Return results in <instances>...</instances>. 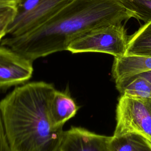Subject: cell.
Wrapping results in <instances>:
<instances>
[{
	"label": "cell",
	"instance_id": "obj_6",
	"mask_svg": "<svg viewBox=\"0 0 151 151\" xmlns=\"http://www.w3.org/2000/svg\"><path fill=\"white\" fill-rule=\"evenodd\" d=\"M32 61L9 48L0 46V90L22 84L32 77Z\"/></svg>",
	"mask_w": 151,
	"mask_h": 151
},
{
	"label": "cell",
	"instance_id": "obj_17",
	"mask_svg": "<svg viewBox=\"0 0 151 151\" xmlns=\"http://www.w3.org/2000/svg\"><path fill=\"white\" fill-rule=\"evenodd\" d=\"M139 76H140L142 77H145V78L148 80L151 83V71L142 73L140 74H139Z\"/></svg>",
	"mask_w": 151,
	"mask_h": 151
},
{
	"label": "cell",
	"instance_id": "obj_4",
	"mask_svg": "<svg viewBox=\"0 0 151 151\" xmlns=\"http://www.w3.org/2000/svg\"><path fill=\"white\" fill-rule=\"evenodd\" d=\"M113 136L137 133L151 142V99L121 95L116 110Z\"/></svg>",
	"mask_w": 151,
	"mask_h": 151
},
{
	"label": "cell",
	"instance_id": "obj_7",
	"mask_svg": "<svg viewBox=\"0 0 151 151\" xmlns=\"http://www.w3.org/2000/svg\"><path fill=\"white\" fill-rule=\"evenodd\" d=\"M109 137L84 127L71 126L65 131L61 151H109Z\"/></svg>",
	"mask_w": 151,
	"mask_h": 151
},
{
	"label": "cell",
	"instance_id": "obj_3",
	"mask_svg": "<svg viewBox=\"0 0 151 151\" xmlns=\"http://www.w3.org/2000/svg\"><path fill=\"white\" fill-rule=\"evenodd\" d=\"M129 38L122 24H111L95 29L72 42L67 51L73 54L102 52L114 58L125 55Z\"/></svg>",
	"mask_w": 151,
	"mask_h": 151
},
{
	"label": "cell",
	"instance_id": "obj_10",
	"mask_svg": "<svg viewBox=\"0 0 151 151\" xmlns=\"http://www.w3.org/2000/svg\"><path fill=\"white\" fill-rule=\"evenodd\" d=\"M109 151H151V142L137 133L109 136Z\"/></svg>",
	"mask_w": 151,
	"mask_h": 151
},
{
	"label": "cell",
	"instance_id": "obj_16",
	"mask_svg": "<svg viewBox=\"0 0 151 151\" xmlns=\"http://www.w3.org/2000/svg\"><path fill=\"white\" fill-rule=\"evenodd\" d=\"M18 0H0V6L17 5Z\"/></svg>",
	"mask_w": 151,
	"mask_h": 151
},
{
	"label": "cell",
	"instance_id": "obj_5",
	"mask_svg": "<svg viewBox=\"0 0 151 151\" xmlns=\"http://www.w3.org/2000/svg\"><path fill=\"white\" fill-rule=\"evenodd\" d=\"M71 0H41L26 13L16 15L6 36L19 37L43 25Z\"/></svg>",
	"mask_w": 151,
	"mask_h": 151
},
{
	"label": "cell",
	"instance_id": "obj_13",
	"mask_svg": "<svg viewBox=\"0 0 151 151\" xmlns=\"http://www.w3.org/2000/svg\"><path fill=\"white\" fill-rule=\"evenodd\" d=\"M123 3L133 18L145 23L151 20V0H123Z\"/></svg>",
	"mask_w": 151,
	"mask_h": 151
},
{
	"label": "cell",
	"instance_id": "obj_2",
	"mask_svg": "<svg viewBox=\"0 0 151 151\" xmlns=\"http://www.w3.org/2000/svg\"><path fill=\"white\" fill-rule=\"evenodd\" d=\"M56 89L33 81L16 87L0 101L11 151H61L65 131L51 127L48 106Z\"/></svg>",
	"mask_w": 151,
	"mask_h": 151
},
{
	"label": "cell",
	"instance_id": "obj_1",
	"mask_svg": "<svg viewBox=\"0 0 151 151\" xmlns=\"http://www.w3.org/2000/svg\"><path fill=\"white\" fill-rule=\"evenodd\" d=\"M131 18L123 0H71L41 27L19 37L7 36L1 45L33 61L67 51L72 42L95 29Z\"/></svg>",
	"mask_w": 151,
	"mask_h": 151
},
{
	"label": "cell",
	"instance_id": "obj_8",
	"mask_svg": "<svg viewBox=\"0 0 151 151\" xmlns=\"http://www.w3.org/2000/svg\"><path fill=\"white\" fill-rule=\"evenodd\" d=\"M78 109L79 106L68 90H56L48 106L49 119L52 129H63L64 124L77 114Z\"/></svg>",
	"mask_w": 151,
	"mask_h": 151
},
{
	"label": "cell",
	"instance_id": "obj_11",
	"mask_svg": "<svg viewBox=\"0 0 151 151\" xmlns=\"http://www.w3.org/2000/svg\"><path fill=\"white\" fill-rule=\"evenodd\" d=\"M125 55L151 57V20L130 37Z\"/></svg>",
	"mask_w": 151,
	"mask_h": 151
},
{
	"label": "cell",
	"instance_id": "obj_12",
	"mask_svg": "<svg viewBox=\"0 0 151 151\" xmlns=\"http://www.w3.org/2000/svg\"><path fill=\"white\" fill-rule=\"evenodd\" d=\"M115 84L121 95L151 99V83L143 77L137 75Z\"/></svg>",
	"mask_w": 151,
	"mask_h": 151
},
{
	"label": "cell",
	"instance_id": "obj_15",
	"mask_svg": "<svg viewBox=\"0 0 151 151\" xmlns=\"http://www.w3.org/2000/svg\"><path fill=\"white\" fill-rule=\"evenodd\" d=\"M0 151H11L0 111Z\"/></svg>",
	"mask_w": 151,
	"mask_h": 151
},
{
	"label": "cell",
	"instance_id": "obj_9",
	"mask_svg": "<svg viewBox=\"0 0 151 151\" xmlns=\"http://www.w3.org/2000/svg\"><path fill=\"white\" fill-rule=\"evenodd\" d=\"M151 71V57L124 55L114 58L112 76L115 83Z\"/></svg>",
	"mask_w": 151,
	"mask_h": 151
},
{
	"label": "cell",
	"instance_id": "obj_14",
	"mask_svg": "<svg viewBox=\"0 0 151 151\" xmlns=\"http://www.w3.org/2000/svg\"><path fill=\"white\" fill-rule=\"evenodd\" d=\"M17 5L0 6V41L6 36L7 29L17 13Z\"/></svg>",
	"mask_w": 151,
	"mask_h": 151
}]
</instances>
